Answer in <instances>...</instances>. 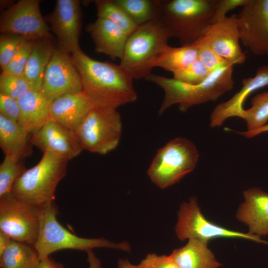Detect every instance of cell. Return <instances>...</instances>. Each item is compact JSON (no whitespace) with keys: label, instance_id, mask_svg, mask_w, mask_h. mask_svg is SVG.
<instances>
[{"label":"cell","instance_id":"6da1fadb","mask_svg":"<svg viewBox=\"0 0 268 268\" xmlns=\"http://www.w3.org/2000/svg\"><path fill=\"white\" fill-rule=\"evenodd\" d=\"M70 57L93 107L117 109L137 99L134 79L120 65L93 60L80 48Z\"/></svg>","mask_w":268,"mask_h":268},{"label":"cell","instance_id":"5b68a950","mask_svg":"<svg viewBox=\"0 0 268 268\" xmlns=\"http://www.w3.org/2000/svg\"><path fill=\"white\" fill-rule=\"evenodd\" d=\"M67 161L51 152H43L38 163L26 170L15 182L11 194L38 206L53 202L57 187L66 175Z\"/></svg>","mask_w":268,"mask_h":268},{"label":"cell","instance_id":"4dcf8cb0","mask_svg":"<svg viewBox=\"0 0 268 268\" xmlns=\"http://www.w3.org/2000/svg\"><path fill=\"white\" fill-rule=\"evenodd\" d=\"M31 90L28 82L22 75L1 72L0 75V93L18 99Z\"/></svg>","mask_w":268,"mask_h":268},{"label":"cell","instance_id":"1f68e13d","mask_svg":"<svg viewBox=\"0 0 268 268\" xmlns=\"http://www.w3.org/2000/svg\"><path fill=\"white\" fill-rule=\"evenodd\" d=\"M211 72L198 59L186 68L174 72L173 78L189 84L196 85L204 81Z\"/></svg>","mask_w":268,"mask_h":268},{"label":"cell","instance_id":"836d02e7","mask_svg":"<svg viewBox=\"0 0 268 268\" xmlns=\"http://www.w3.org/2000/svg\"><path fill=\"white\" fill-rule=\"evenodd\" d=\"M24 39L16 35L1 33L0 36V66L1 69L10 63Z\"/></svg>","mask_w":268,"mask_h":268},{"label":"cell","instance_id":"7bdbcfd3","mask_svg":"<svg viewBox=\"0 0 268 268\" xmlns=\"http://www.w3.org/2000/svg\"><path fill=\"white\" fill-rule=\"evenodd\" d=\"M117 268H138V267L131 263L126 259H120L117 263Z\"/></svg>","mask_w":268,"mask_h":268},{"label":"cell","instance_id":"b9f144b4","mask_svg":"<svg viewBox=\"0 0 268 268\" xmlns=\"http://www.w3.org/2000/svg\"><path fill=\"white\" fill-rule=\"evenodd\" d=\"M12 239L4 232L0 230V255L11 242Z\"/></svg>","mask_w":268,"mask_h":268},{"label":"cell","instance_id":"d4e9b609","mask_svg":"<svg viewBox=\"0 0 268 268\" xmlns=\"http://www.w3.org/2000/svg\"><path fill=\"white\" fill-rule=\"evenodd\" d=\"M198 59V51L193 45L172 47L166 46L151 61L152 68L160 67L173 73L183 69Z\"/></svg>","mask_w":268,"mask_h":268},{"label":"cell","instance_id":"8d00e7d4","mask_svg":"<svg viewBox=\"0 0 268 268\" xmlns=\"http://www.w3.org/2000/svg\"><path fill=\"white\" fill-rule=\"evenodd\" d=\"M0 115L18 123L20 108L18 99L0 93Z\"/></svg>","mask_w":268,"mask_h":268},{"label":"cell","instance_id":"ffe728a7","mask_svg":"<svg viewBox=\"0 0 268 268\" xmlns=\"http://www.w3.org/2000/svg\"><path fill=\"white\" fill-rule=\"evenodd\" d=\"M97 53L108 55L114 60L121 59L128 38L121 29L110 20L102 18L87 25Z\"/></svg>","mask_w":268,"mask_h":268},{"label":"cell","instance_id":"4fadbf2b","mask_svg":"<svg viewBox=\"0 0 268 268\" xmlns=\"http://www.w3.org/2000/svg\"><path fill=\"white\" fill-rule=\"evenodd\" d=\"M81 91L80 77L70 55L56 47L46 68L39 92L51 102L62 95Z\"/></svg>","mask_w":268,"mask_h":268},{"label":"cell","instance_id":"9a60e30c","mask_svg":"<svg viewBox=\"0 0 268 268\" xmlns=\"http://www.w3.org/2000/svg\"><path fill=\"white\" fill-rule=\"evenodd\" d=\"M198 40L233 65L242 64L246 61V56L240 44L237 14L211 23Z\"/></svg>","mask_w":268,"mask_h":268},{"label":"cell","instance_id":"ee69618b","mask_svg":"<svg viewBox=\"0 0 268 268\" xmlns=\"http://www.w3.org/2000/svg\"><path fill=\"white\" fill-rule=\"evenodd\" d=\"M15 2L11 0H0V7L2 11L9 8L13 5Z\"/></svg>","mask_w":268,"mask_h":268},{"label":"cell","instance_id":"52a82bcc","mask_svg":"<svg viewBox=\"0 0 268 268\" xmlns=\"http://www.w3.org/2000/svg\"><path fill=\"white\" fill-rule=\"evenodd\" d=\"M199 153L195 145L178 137L159 149L147 171L151 182L161 189L179 182L197 166Z\"/></svg>","mask_w":268,"mask_h":268},{"label":"cell","instance_id":"277c9868","mask_svg":"<svg viewBox=\"0 0 268 268\" xmlns=\"http://www.w3.org/2000/svg\"><path fill=\"white\" fill-rule=\"evenodd\" d=\"M215 0H163L160 20L181 46L199 39L211 23Z\"/></svg>","mask_w":268,"mask_h":268},{"label":"cell","instance_id":"83f0119b","mask_svg":"<svg viewBox=\"0 0 268 268\" xmlns=\"http://www.w3.org/2000/svg\"><path fill=\"white\" fill-rule=\"evenodd\" d=\"M94 2L97 17L110 20L128 36L138 26L115 0H96Z\"/></svg>","mask_w":268,"mask_h":268},{"label":"cell","instance_id":"7a4b0ae2","mask_svg":"<svg viewBox=\"0 0 268 268\" xmlns=\"http://www.w3.org/2000/svg\"><path fill=\"white\" fill-rule=\"evenodd\" d=\"M233 65L218 68L201 83L192 85L174 78L150 73L145 79L161 87L164 96L158 111L161 115L171 106L179 104L180 111L185 112L193 106L215 101L234 87Z\"/></svg>","mask_w":268,"mask_h":268},{"label":"cell","instance_id":"2e32d148","mask_svg":"<svg viewBox=\"0 0 268 268\" xmlns=\"http://www.w3.org/2000/svg\"><path fill=\"white\" fill-rule=\"evenodd\" d=\"M31 142L43 152H51L67 161L77 156L83 150L74 132L51 118L32 134Z\"/></svg>","mask_w":268,"mask_h":268},{"label":"cell","instance_id":"74e56055","mask_svg":"<svg viewBox=\"0 0 268 268\" xmlns=\"http://www.w3.org/2000/svg\"><path fill=\"white\" fill-rule=\"evenodd\" d=\"M248 0H215L214 10L211 23L226 16L229 11L238 7H243Z\"/></svg>","mask_w":268,"mask_h":268},{"label":"cell","instance_id":"7c38bea8","mask_svg":"<svg viewBox=\"0 0 268 268\" xmlns=\"http://www.w3.org/2000/svg\"><path fill=\"white\" fill-rule=\"evenodd\" d=\"M237 19L244 46L255 56H268V0H248Z\"/></svg>","mask_w":268,"mask_h":268},{"label":"cell","instance_id":"e0dca14e","mask_svg":"<svg viewBox=\"0 0 268 268\" xmlns=\"http://www.w3.org/2000/svg\"><path fill=\"white\" fill-rule=\"evenodd\" d=\"M268 85V65L260 67L254 76L244 78L242 87L230 99L217 105L210 115V127L222 126L226 120L233 117L242 118L243 103L252 92Z\"/></svg>","mask_w":268,"mask_h":268},{"label":"cell","instance_id":"e575fe53","mask_svg":"<svg viewBox=\"0 0 268 268\" xmlns=\"http://www.w3.org/2000/svg\"><path fill=\"white\" fill-rule=\"evenodd\" d=\"M192 45L197 49L198 59L211 72L231 64L217 55L207 45L198 40Z\"/></svg>","mask_w":268,"mask_h":268},{"label":"cell","instance_id":"d590c367","mask_svg":"<svg viewBox=\"0 0 268 268\" xmlns=\"http://www.w3.org/2000/svg\"><path fill=\"white\" fill-rule=\"evenodd\" d=\"M138 268H180L170 255L147 254L137 266Z\"/></svg>","mask_w":268,"mask_h":268},{"label":"cell","instance_id":"603a6c76","mask_svg":"<svg viewBox=\"0 0 268 268\" xmlns=\"http://www.w3.org/2000/svg\"><path fill=\"white\" fill-rule=\"evenodd\" d=\"M180 268H219L222 264L208 248L207 243L190 239L170 255Z\"/></svg>","mask_w":268,"mask_h":268},{"label":"cell","instance_id":"f546056e","mask_svg":"<svg viewBox=\"0 0 268 268\" xmlns=\"http://www.w3.org/2000/svg\"><path fill=\"white\" fill-rule=\"evenodd\" d=\"M22 161L5 156L0 165V197L11 193L14 183L26 170Z\"/></svg>","mask_w":268,"mask_h":268},{"label":"cell","instance_id":"ba28073f","mask_svg":"<svg viewBox=\"0 0 268 268\" xmlns=\"http://www.w3.org/2000/svg\"><path fill=\"white\" fill-rule=\"evenodd\" d=\"M83 149L106 154L118 145L122 133L116 109L93 107L74 132Z\"/></svg>","mask_w":268,"mask_h":268},{"label":"cell","instance_id":"60d3db41","mask_svg":"<svg viewBox=\"0 0 268 268\" xmlns=\"http://www.w3.org/2000/svg\"><path fill=\"white\" fill-rule=\"evenodd\" d=\"M89 268H101V263L92 250L86 251Z\"/></svg>","mask_w":268,"mask_h":268},{"label":"cell","instance_id":"484cf974","mask_svg":"<svg viewBox=\"0 0 268 268\" xmlns=\"http://www.w3.org/2000/svg\"><path fill=\"white\" fill-rule=\"evenodd\" d=\"M40 261L33 245L12 239L0 255L1 268H40Z\"/></svg>","mask_w":268,"mask_h":268},{"label":"cell","instance_id":"7402d4cb","mask_svg":"<svg viewBox=\"0 0 268 268\" xmlns=\"http://www.w3.org/2000/svg\"><path fill=\"white\" fill-rule=\"evenodd\" d=\"M18 123L32 134L51 118V102L39 91L30 90L18 99Z\"/></svg>","mask_w":268,"mask_h":268},{"label":"cell","instance_id":"ab89813d","mask_svg":"<svg viewBox=\"0 0 268 268\" xmlns=\"http://www.w3.org/2000/svg\"><path fill=\"white\" fill-rule=\"evenodd\" d=\"M235 132L246 138H252L262 133L268 132V124H266L264 126L255 130L246 131L244 132Z\"/></svg>","mask_w":268,"mask_h":268},{"label":"cell","instance_id":"f35d334b","mask_svg":"<svg viewBox=\"0 0 268 268\" xmlns=\"http://www.w3.org/2000/svg\"><path fill=\"white\" fill-rule=\"evenodd\" d=\"M40 268H64V266L62 264L48 257L41 260Z\"/></svg>","mask_w":268,"mask_h":268},{"label":"cell","instance_id":"3957f363","mask_svg":"<svg viewBox=\"0 0 268 268\" xmlns=\"http://www.w3.org/2000/svg\"><path fill=\"white\" fill-rule=\"evenodd\" d=\"M58 213L54 202L40 206L39 233L33 246L40 260L66 249L86 252L94 248H106L131 252V246L126 241L117 243L104 238H85L70 233L57 220Z\"/></svg>","mask_w":268,"mask_h":268},{"label":"cell","instance_id":"8fae6325","mask_svg":"<svg viewBox=\"0 0 268 268\" xmlns=\"http://www.w3.org/2000/svg\"><path fill=\"white\" fill-rule=\"evenodd\" d=\"M40 2L39 0H20L3 10L0 33L16 35L33 41L52 38L50 28L41 13Z\"/></svg>","mask_w":268,"mask_h":268},{"label":"cell","instance_id":"44dd1931","mask_svg":"<svg viewBox=\"0 0 268 268\" xmlns=\"http://www.w3.org/2000/svg\"><path fill=\"white\" fill-rule=\"evenodd\" d=\"M32 134L17 122L0 115V146L5 156L23 160L32 152Z\"/></svg>","mask_w":268,"mask_h":268},{"label":"cell","instance_id":"d6a6232c","mask_svg":"<svg viewBox=\"0 0 268 268\" xmlns=\"http://www.w3.org/2000/svg\"><path fill=\"white\" fill-rule=\"evenodd\" d=\"M35 41L24 39L7 66L2 69L6 73L22 75Z\"/></svg>","mask_w":268,"mask_h":268},{"label":"cell","instance_id":"5bb4252c","mask_svg":"<svg viewBox=\"0 0 268 268\" xmlns=\"http://www.w3.org/2000/svg\"><path fill=\"white\" fill-rule=\"evenodd\" d=\"M44 18L62 50L70 55L80 49L82 13L79 0H57L53 10Z\"/></svg>","mask_w":268,"mask_h":268},{"label":"cell","instance_id":"9c48e42d","mask_svg":"<svg viewBox=\"0 0 268 268\" xmlns=\"http://www.w3.org/2000/svg\"><path fill=\"white\" fill-rule=\"evenodd\" d=\"M175 231L182 241L196 239L208 243L216 238H238L268 244L258 236L227 229L209 221L201 212L197 199L194 197L181 204Z\"/></svg>","mask_w":268,"mask_h":268},{"label":"cell","instance_id":"30bf717a","mask_svg":"<svg viewBox=\"0 0 268 268\" xmlns=\"http://www.w3.org/2000/svg\"><path fill=\"white\" fill-rule=\"evenodd\" d=\"M40 206L14 197H0V230L13 240L34 245L39 233Z\"/></svg>","mask_w":268,"mask_h":268},{"label":"cell","instance_id":"d6986e66","mask_svg":"<svg viewBox=\"0 0 268 268\" xmlns=\"http://www.w3.org/2000/svg\"><path fill=\"white\" fill-rule=\"evenodd\" d=\"M92 108L82 91L65 94L51 102L50 117L61 126L75 132Z\"/></svg>","mask_w":268,"mask_h":268},{"label":"cell","instance_id":"cb8c5ba5","mask_svg":"<svg viewBox=\"0 0 268 268\" xmlns=\"http://www.w3.org/2000/svg\"><path fill=\"white\" fill-rule=\"evenodd\" d=\"M52 39L35 42L23 74L31 90L40 89L46 68L56 47Z\"/></svg>","mask_w":268,"mask_h":268},{"label":"cell","instance_id":"8992f818","mask_svg":"<svg viewBox=\"0 0 268 268\" xmlns=\"http://www.w3.org/2000/svg\"><path fill=\"white\" fill-rule=\"evenodd\" d=\"M171 37L160 19L140 25L128 36L120 65L134 79L151 73L152 60Z\"/></svg>","mask_w":268,"mask_h":268},{"label":"cell","instance_id":"4316f807","mask_svg":"<svg viewBox=\"0 0 268 268\" xmlns=\"http://www.w3.org/2000/svg\"><path fill=\"white\" fill-rule=\"evenodd\" d=\"M137 25L160 18L163 0H115Z\"/></svg>","mask_w":268,"mask_h":268},{"label":"cell","instance_id":"f1b7e54d","mask_svg":"<svg viewBox=\"0 0 268 268\" xmlns=\"http://www.w3.org/2000/svg\"><path fill=\"white\" fill-rule=\"evenodd\" d=\"M251 107L244 109L242 119L246 123L247 131L258 129L268 121V91L255 95L252 99Z\"/></svg>","mask_w":268,"mask_h":268},{"label":"cell","instance_id":"ac0fdd59","mask_svg":"<svg viewBox=\"0 0 268 268\" xmlns=\"http://www.w3.org/2000/svg\"><path fill=\"white\" fill-rule=\"evenodd\" d=\"M243 196L237 219L248 226L250 234L260 238L268 235V193L253 188L244 191Z\"/></svg>","mask_w":268,"mask_h":268}]
</instances>
